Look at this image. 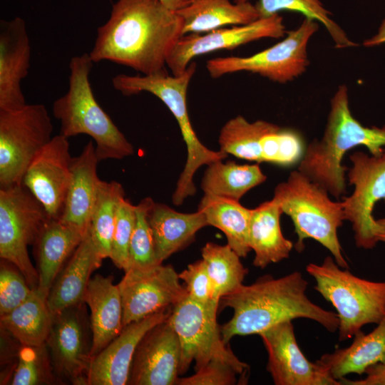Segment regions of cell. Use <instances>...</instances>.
<instances>
[{
	"label": "cell",
	"instance_id": "obj_1",
	"mask_svg": "<svg viewBox=\"0 0 385 385\" xmlns=\"http://www.w3.org/2000/svg\"><path fill=\"white\" fill-rule=\"evenodd\" d=\"M183 29L180 16L159 0H118L88 53L93 63L110 61L152 74L165 69Z\"/></svg>",
	"mask_w": 385,
	"mask_h": 385
},
{
	"label": "cell",
	"instance_id": "obj_2",
	"mask_svg": "<svg viewBox=\"0 0 385 385\" xmlns=\"http://www.w3.org/2000/svg\"><path fill=\"white\" fill-rule=\"evenodd\" d=\"M308 282L298 271L279 278L265 275L250 285H242L220 300L233 309L232 317L220 326L223 342L235 336L260 334L285 321L299 318L317 322L328 332L338 330L337 314L312 302L307 296Z\"/></svg>",
	"mask_w": 385,
	"mask_h": 385
},
{
	"label": "cell",
	"instance_id": "obj_3",
	"mask_svg": "<svg viewBox=\"0 0 385 385\" xmlns=\"http://www.w3.org/2000/svg\"><path fill=\"white\" fill-rule=\"evenodd\" d=\"M365 146L369 153L377 155L385 146V125L364 126L351 114L348 88L341 85L331 99L324 134L305 148L297 170L328 193L339 198L346 193L344 155L350 149Z\"/></svg>",
	"mask_w": 385,
	"mask_h": 385
},
{
	"label": "cell",
	"instance_id": "obj_4",
	"mask_svg": "<svg viewBox=\"0 0 385 385\" xmlns=\"http://www.w3.org/2000/svg\"><path fill=\"white\" fill-rule=\"evenodd\" d=\"M93 63L89 53L71 58L68 89L53 102V115L60 121L61 135L91 136L99 161L121 160L132 155L134 149L94 96L89 80Z\"/></svg>",
	"mask_w": 385,
	"mask_h": 385
},
{
	"label": "cell",
	"instance_id": "obj_5",
	"mask_svg": "<svg viewBox=\"0 0 385 385\" xmlns=\"http://www.w3.org/2000/svg\"><path fill=\"white\" fill-rule=\"evenodd\" d=\"M197 64L191 61L180 75L170 76L165 69L143 76L118 74L112 79L113 88L124 96L150 93L158 97L170 110L176 119L186 145L187 160L173 194V200L179 203L196 192L193 177L203 165H210L227 158V154L207 148L198 139L190 123L188 106L187 91L195 73Z\"/></svg>",
	"mask_w": 385,
	"mask_h": 385
},
{
	"label": "cell",
	"instance_id": "obj_6",
	"mask_svg": "<svg viewBox=\"0 0 385 385\" xmlns=\"http://www.w3.org/2000/svg\"><path fill=\"white\" fill-rule=\"evenodd\" d=\"M328 192L298 170L292 171L284 182L279 183L272 200L292 220L298 252L304 241L313 239L326 247L342 268H349L344 257L337 232L345 220L342 202H335Z\"/></svg>",
	"mask_w": 385,
	"mask_h": 385
},
{
	"label": "cell",
	"instance_id": "obj_7",
	"mask_svg": "<svg viewBox=\"0 0 385 385\" xmlns=\"http://www.w3.org/2000/svg\"><path fill=\"white\" fill-rule=\"evenodd\" d=\"M306 271L316 282L314 289L337 311L339 341L352 338L364 326L377 324L385 317V281L356 277L339 267L332 256L319 265L308 264Z\"/></svg>",
	"mask_w": 385,
	"mask_h": 385
},
{
	"label": "cell",
	"instance_id": "obj_8",
	"mask_svg": "<svg viewBox=\"0 0 385 385\" xmlns=\"http://www.w3.org/2000/svg\"><path fill=\"white\" fill-rule=\"evenodd\" d=\"M217 306L202 304L188 295L173 307L167 320L180 345L179 375L184 374L193 361L197 371L212 360L231 364L241 375L248 372V364L240 361L223 342L217 322Z\"/></svg>",
	"mask_w": 385,
	"mask_h": 385
},
{
	"label": "cell",
	"instance_id": "obj_9",
	"mask_svg": "<svg viewBox=\"0 0 385 385\" xmlns=\"http://www.w3.org/2000/svg\"><path fill=\"white\" fill-rule=\"evenodd\" d=\"M48 219L43 206L22 184L0 188V257L19 270L32 289H37L38 274L28 247L34 245Z\"/></svg>",
	"mask_w": 385,
	"mask_h": 385
},
{
	"label": "cell",
	"instance_id": "obj_10",
	"mask_svg": "<svg viewBox=\"0 0 385 385\" xmlns=\"http://www.w3.org/2000/svg\"><path fill=\"white\" fill-rule=\"evenodd\" d=\"M53 125L43 104L0 110V188L22 184L36 154L51 140Z\"/></svg>",
	"mask_w": 385,
	"mask_h": 385
},
{
	"label": "cell",
	"instance_id": "obj_11",
	"mask_svg": "<svg viewBox=\"0 0 385 385\" xmlns=\"http://www.w3.org/2000/svg\"><path fill=\"white\" fill-rule=\"evenodd\" d=\"M318 29L317 21L306 18L298 28L287 31L284 38L277 44L247 57L227 56L208 60L206 68L213 78L247 71L285 83L307 70L309 63L307 46Z\"/></svg>",
	"mask_w": 385,
	"mask_h": 385
},
{
	"label": "cell",
	"instance_id": "obj_12",
	"mask_svg": "<svg viewBox=\"0 0 385 385\" xmlns=\"http://www.w3.org/2000/svg\"><path fill=\"white\" fill-rule=\"evenodd\" d=\"M86 302L53 316L46 341L54 374L61 384L88 385L93 361L92 332Z\"/></svg>",
	"mask_w": 385,
	"mask_h": 385
},
{
	"label": "cell",
	"instance_id": "obj_13",
	"mask_svg": "<svg viewBox=\"0 0 385 385\" xmlns=\"http://www.w3.org/2000/svg\"><path fill=\"white\" fill-rule=\"evenodd\" d=\"M349 159L352 166L347 177L354 190L342 201L345 220L351 224L356 245L371 250L379 242L372 212L377 202H385V146L377 155L356 151Z\"/></svg>",
	"mask_w": 385,
	"mask_h": 385
},
{
	"label": "cell",
	"instance_id": "obj_14",
	"mask_svg": "<svg viewBox=\"0 0 385 385\" xmlns=\"http://www.w3.org/2000/svg\"><path fill=\"white\" fill-rule=\"evenodd\" d=\"M118 284L123 305V327L162 309L172 307L188 292L170 265L131 268Z\"/></svg>",
	"mask_w": 385,
	"mask_h": 385
},
{
	"label": "cell",
	"instance_id": "obj_15",
	"mask_svg": "<svg viewBox=\"0 0 385 385\" xmlns=\"http://www.w3.org/2000/svg\"><path fill=\"white\" fill-rule=\"evenodd\" d=\"M286 34L282 17L275 14L245 25L217 29L203 35L185 34L180 38L170 53L166 65L173 76H178L196 56L219 50L234 49L261 38H279Z\"/></svg>",
	"mask_w": 385,
	"mask_h": 385
},
{
	"label": "cell",
	"instance_id": "obj_16",
	"mask_svg": "<svg viewBox=\"0 0 385 385\" xmlns=\"http://www.w3.org/2000/svg\"><path fill=\"white\" fill-rule=\"evenodd\" d=\"M268 354L267 370L276 385H342L317 361L300 349L292 321L277 324L259 334Z\"/></svg>",
	"mask_w": 385,
	"mask_h": 385
},
{
	"label": "cell",
	"instance_id": "obj_17",
	"mask_svg": "<svg viewBox=\"0 0 385 385\" xmlns=\"http://www.w3.org/2000/svg\"><path fill=\"white\" fill-rule=\"evenodd\" d=\"M71 160L68 138L59 134L36 154L24 173L22 185L43 206L51 219L61 217Z\"/></svg>",
	"mask_w": 385,
	"mask_h": 385
},
{
	"label": "cell",
	"instance_id": "obj_18",
	"mask_svg": "<svg viewBox=\"0 0 385 385\" xmlns=\"http://www.w3.org/2000/svg\"><path fill=\"white\" fill-rule=\"evenodd\" d=\"M167 319L151 328L140 340L128 384L175 385L179 377L180 345Z\"/></svg>",
	"mask_w": 385,
	"mask_h": 385
},
{
	"label": "cell",
	"instance_id": "obj_19",
	"mask_svg": "<svg viewBox=\"0 0 385 385\" xmlns=\"http://www.w3.org/2000/svg\"><path fill=\"white\" fill-rule=\"evenodd\" d=\"M172 308L124 326L120 333L93 359L88 385L128 384L133 359L140 340L151 328L168 318Z\"/></svg>",
	"mask_w": 385,
	"mask_h": 385
},
{
	"label": "cell",
	"instance_id": "obj_20",
	"mask_svg": "<svg viewBox=\"0 0 385 385\" xmlns=\"http://www.w3.org/2000/svg\"><path fill=\"white\" fill-rule=\"evenodd\" d=\"M31 46L20 17L0 23V110L16 111L27 103L21 82L29 72Z\"/></svg>",
	"mask_w": 385,
	"mask_h": 385
},
{
	"label": "cell",
	"instance_id": "obj_21",
	"mask_svg": "<svg viewBox=\"0 0 385 385\" xmlns=\"http://www.w3.org/2000/svg\"><path fill=\"white\" fill-rule=\"evenodd\" d=\"M87 232L60 218L45 222L33 245L38 274L36 289L48 297L58 274Z\"/></svg>",
	"mask_w": 385,
	"mask_h": 385
},
{
	"label": "cell",
	"instance_id": "obj_22",
	"mask_svg": "<svg viewBox=\"0 0 385 385\" xmlns=\"http://www.w3.org/2000/svg\"><path fill=\"white\" fill-rule=\"evenodd\" d=\"M103 260L88 230L48 292L47 303L53 316L69 307L85 302L91 274L101 266Z\"/></svg>",
	"mask_w": 385,
	"mask_h": 385
},
{
	"label": "cell",
	"instance_id": "obj_23",
	"mask_svg": "<svg viewBox=\"0 0 385 385\" xmlns=\"http://www.w3.org/2000/svg\"><path fill=\"white\" fill-rule=\"evenodd\" d=\"M84 302L90 309L93 359L122 331L123 305L118 284L113 277L96 274L91 277Z\"/></svg>",
	"mask_w": 385,
	"mask_h": 385
},
{
	"label": "cell",
	"instance_id": "obj_24",
	"mask_svg": "<svg viewBox=\"0 0 385 385\" xmlns=\"http://www.w3.org/2000/svg\"><path fill=\"white\" fill-rule=\"evenodd\" d=\"M98 162L96 147L90 140L71 163L70 182L60 219L85 231L88 230L101 181L97 175Z\"/></svg>",
	"mask_w": 385,
	"mask_h": 385
},
{
	"label": "cell",
	"instance_id": "obj_25",
	"mask_svg": "<svg viewBox=\"0 0 385 385\" xmlns=\"http://www.w3.org/2000/svg\"><path fill=\"white\" fill-rule=\"evenodd\" d=\"M148 220L160 264L190 244L197 232L209 225L205 215L198 210L193 213H183L156 202L149 212Z\"/></svg>",
	"mask_w": 385,
	"mask_h": 385
},
{
	"label": "cell",
	"instance_id": "obj_26",
	"mask_svg": "<svg viewBox=\"0 0 385 385\" xmlns=\"http://www.w3.org/2000/svg\"><path fill=\"white\" fill-rule=\"evenodd\" d=\"M283 213L272 199L251 210L249 245L255 252L253 265L260 269L289 257L293 242L284 237L280 226Z\"/></svg>",
	"mask_w": 385,
	"mask_h": 385
},
{
	"label": "cell",
	"instance_id": "obj_27",
	"mask_svg": "<svg viewBox=\"0 0 385 385\" xmlns=\"http://www.w3.org/2000/svg\"><path fill=\"white\" fill-rule=\"evenodd\" d=\"M176 12L183 21V36L207 33L225 26L245 25L260 18L256 5L250 1L190 0Z\"/></svg>",
	"mask_w": 385,
	"mask_h": 385
},
{
	"label": "cell",
	"instance_id": "obj_28",
	"mask_svg": "<svg viewBox=\"0 0 385 385\" xmlns=\"http://www.w3.org/2000/svg\"><path fill=\"white\" fill-rule=\"evenodd\" d=\"M370 333L361 330L348 346L324 354L317 361L339 381L349 374H364L367 367L385 362V317Z\"/></svg>",
	"mask_w": 385,
	"mask_h": 385
},
{
	"label": "cell",
	"instance_id": "obj_29",
	"mask_svg": "<svg viewBox=\"0 0 385 385\" xmlns=\"http://www.w3.org/2000/svg\"><path fill=\"white\" fill-rule=\"evenodd\" d=\"M53 319L47 296L36 289L24 303L0 316V325L21 344L40 346L46 343Z\"/></svg>",
	"mask_w": 385,
	"mask_h": 385
},
{
	"label": "cell",
	"instance_id": "obj_30",
	"mask_svg": "<svg viewBox=\"0 0 385 385\" xmlns=\"http://www.w3.org/2000/svg\"><path fill=\"white\" fill-rule=\"evenodd\" d=\"M197 210L205 215L209 225L225 234L227 244L240 257H247L251 251L248 237L252 209L237 200L204 194Z\"/></svg>",
	"mask_w": 385,
	"mask_h": 385
},
{
	"label": "cell",
	"instance_id": "obj_31",
	"mask_svg": "<svg viewBox=\"0 0 385 385\" xmlns=\"http://www.w3.org/2000/svg\"><path fill=\"white\" fill-rule=\"evenodd\" d=\"M266 179L259 163L239 165L218 160L207 165L201 188L205 194L240 201L247 192Z\"/></svg>",
	"mask_w": 385,
	"mask_h": 385
},
{
	"label": "cell",
	"instance_id": "obj_32",
	"mask_svg": "<svg viewBox=\"0 0 385 385\" xmlns=\"http://www.w3.org/2000/svg\"><path fill=\"white\" fill-rule=\"evenodd\" d=\"M278 127L262 120L249 122L243 116L237 115L221 128L218 138L220 150L240 159L263 163L262 138Z\"/></svg>",
	"mask_w": 385,
	"mask_h": 385
},
{
	"label": "cell",
	"instance_id": "obj_33",
	"mask_svg": "<svg viewBox=\"0 0 385 385\" xmlns=\"http://www.w3.org/2000/svg\"><path fill=\"white\" fill-rule=\"evenodd\" d=\"M125 197L120 183L101 180L91 214L88 232L100 255L110 258L116 212L120 200Z\"/></svg>",
	"mask_w": 385,
	"mask_h": 385
},
{
	"label": "cell",
	"instance_id": "obj_34",
	"mask_svg": "<svg viewBox=\"0 0 385 385\" xmlns=\"http://www.w3.org/2000/svg\"><path fill=\"white\" fill-rule=\"evenodd\" d=\"M201 252L217 299L220 300L223 296L235 292L243 285L248 270L229 245L207 242Z\"/></svg>",
	"mask_w": 385,
	"mask_h": 385
},
{
	"label": "cell",
	"instance_id": "obj_35",
	"mask_svg": "<svg viewBox=\"0 0 385 385\" xmlns=\"http://www.w3.org/2000/svg\"><path fill=\"white\" fill-rule=\"evenodd\" d=\"M245 1L249 0H235V2ZM256 6L260 18L270 17L284 10L299 12L307 19L321 23L331 36L336 48H345L357 46L331 19L330 12L319 0H258Z\"/></svg>",
	"mask_w": 385,
	"mask_h": 385
},
{
	"label": "cell",
	"instance_id": "obj_36",
	"mask_svg": "<svg viewBox=\"0 0 385 385\" xmlns=\"http://www.w3.org/2000/svg\"><path fill=\"white\" fill-rule=\"evenodd\" d=\"M11 385L59 384L46 343L40 346L21 344L9 380Z\"/></svg>",
	"mask_w": 385,
	"mask_h": 385
},
{
	"label": "cell",
	"instance_id": "obj_37",
	"mask_svg": "<svg viewBox=\"0 0 385 385\" xmlns=\"http://www.w3.org/2000/svg\"><path fill=\"white\" fill-rule=\"evenodd\" d=\"M150 197L143 198L136 205V222L128 249V260L124 271L131 268H146L158 262L149 212L154 204Z\"/></svg>",
	"mask_w": 385,
	"mask_h": 385
},
{
	"label": "cell",
	"instance_id": "obj_38",
	"mask_svg": "<svg viewBox=\"0 0 385 385\" xmlns=\"http://www.w3.org/2000/svg\"><path fill=\"white\" fill-rule=\"evenodd\" d=\"M262 148L263 162L283 167L299 163L305 150L297 132L279 126L263 137Z\"/></svg>",
	"mask_w": 385,
	"mask_h": 385
},
{
	"label": "cell",
	"instance_id": "obj_39",
	"mask_svg": "<svg viewBox=\"0 0 385 385\" xmlns=\"http://www.w3.org/2000/svg\"><path fill=\"white\" fill-rule=\"evenodd\" d=\"M136 222V205L123 197L119 202L113 230L110 259L118 268L125 270L128 249Z\"/></svg>",
	"mask_w": 385,
	"mask_h": 385
},
{
	"label": "cell",
	"instance_id": "obj_40",
	"mask_svg": "<svg viewBox=\"0 0 385 385\" xmlns=\"http://www.w3.org/2000/svg\"><path fill=\"white\" fill-rule=\"evenodd\" d=\"M33 290L14 265L1 259L0 316L10 312L24 303L31 296Z\"/></svg>",
	"mask_w": 385,
	"mask_h": 385
},
{
	"label": "cell",
	"instance_id": "obj_41",
	"mask_svg": "<svg viewBox=\"0 0 385 385\" xmlns=\"http://www.w3.org/2000/svg\"><path fill=\"white\" fill-rule=\"evenodd\" d=\"M178 275L184 282L189 297L206 306L219 307L220 300L215 296L212 283L202 259L188 265Z\"/></svg>",
	"mask_w": 385,
	"mask_h": 385
},
{
	"label": "cell",
	"instance_id": "obj_42",
	"mask_svg": "<svg viewBox=\"0 0 385 385\" xmlns=\"http://www.w3.org/2000/svg\"><path fill=\"white\" fill-rule=\"evenodd\" d=\"M240 371L231 364L212 360L188 377H178L175 385H233Z\"/></svg>",
	"mask_w": 385,
	"mask_h": 385
},
{
	"label": "cell",
	"instance_id": "obj_43",
	"mask_svg": "<svg viewBox=\"0 0 385 385\" xmlns=\"http://www.w3.org/2000/svg\"><path fill=\"white\" fill-rule=\"evenodd\" d=\"M366 377L359 380H349L346 377L339 380L342 385H385V362L369 366L365 370Z\"/></svg>",
	"mask_w": 385,
	"mask_h": 385
},
{
	"label": "cell",
	"instance_id": "obj_44",
	"mask_svg": "<svg viewBox=\"0 0 385 385\" xmlns=\"http://www.w3.org/2000/svg\"><path fill=\"white\" fill-rule=\"evenodd\" d=\"M385 43V19L383 20L378 32L370 38L365 40L363 43L364 46L371 47Z\"/></svg>",
	"mask_w": 385,
	"mask_h": 385
},
{
	"label": "cell",
	"instance_id": "obj_45",
	"mask_svg": "<svg viewBox=\"0 0 385 385\" xmlns=\"http://www.w3.org/2000/svg\"><path fill=\"white\" fill-rule=\"evenodd\" d=\"M373 232L378 242H385V218L374 220Z\"/></svg>",
	"mask_w": 385,
	"mask_h": 385
},
{
	"label": "cell",
	"instance_id": "obj_46",
	"mask_svg": "<svg viewBox=\"0 0 385 385\" xmlns=\"http://www.w3.org/2000/svg\"><path fill=\"white\" fill-rule=\"evenodd\" d=\"M169 9L177 11L185 7L190 0H159Z\"/></svg>",
	"mask_w": 385,
	"mask_h": 385
}]
</instances>
